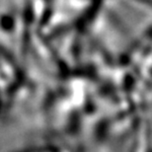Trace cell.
<instances>
[{
    "mask_svg": "<svg viewBox=\"0 0 152 152\" xmlns=\"http://www.w3.org/2000/svg\"><path fill=\"white\" fill-rule=\"evenodd\" d=\"M13 20L11 19V18H3L1 20V25L4 29H7V30H10L12 29V26H13Z\"/></svg>",
    "mask_w": 152,
    "mask_h": 152,
    "instance_id": "1",
    "label": "cell"
}]
</instances>
